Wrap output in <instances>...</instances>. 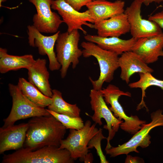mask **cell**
<instances>
[{"instance_id":"cell-1","label":"cell","mask_w":163,"mask_h":163,"mask_svg":"<svg viewBox=\"0 0 163 163\" xmlns=\"http://www.w3.org/2000/svg\"><path fill=\"white\" fill-rule=\"evenodd\" d=\"M24 147L34 150L46 146L59 147L66 133L65 127L52 115L30 119Z\"/></svg>"},{"instance_id":"cell-2","label":"cell","mask_w":163,"mask_h":163,"mask_svg":"<svg viewBox=\"0 0 163 163\" xmlns=\"http://www.w3.org/2000/svg\"><path fill=\"white\" fill-rule=\"evenodd\" d=\"M74 160L66 149L46 146L32 150L24 147L4 155L2 163H73Z\"/></svg>"},{"instance_id":"cell-3","label":"cell","mask_w":163,"mask_h":163,"mask_svg":"<svg viewBox=\"0 0 163 163\" xmlns=\"http://www.w3.org/2000/svg\"><path fill=\"white\" fill-rule=\"evenodd\" d=\"M81 46L83 49L82 56L84 57L93 56L98 61L100 70L98 78L95 80L91 77L89 78L93 89L100 90L104 82L110 83L113 79L114 73L119 67V55L114 52L104 50L96 44L89 41L82 42Z\"/></svg>"},{"instance_id":"cell-4","label":"cell","mask_w":163,"mask_h":163,"mask_svg":"<svg viewBox=\"0 0 163 163\" xmlns=\"http://www.w3.org/2000/svg\"><path fill=\"white\" fill-rule=\"evenodd\" d=\"M80 34L78 30L60 33L56 43V57L61 66L60 75L62 78L66 76L68 69L72 64L75 69L79 62V58L82 55V51L78 46Z\"/></svg>"},{"instance_id":"cell-5","label":"cell","mask_w":163,"mask_h":163,"mask_svg":"<svg viewBox=\"0 0 163 163\" xmlns=\"http://www.w3.org/2000/svg\"><path fill=\"white\" fill-rule=\"evenodd\" d=\"M8 89L12 98V107L8 117L3 119L4 124L2 127L12 126L20 120L51 115L46 109L36 105L28 99L17 85L9 84Z\"/></svg>"},{"instance_id":"cell-6","label":"cell","mask_w":163,"mask_h":163,"mask_svg":"<svg viewBox=\"0 0 163 163\" xmlns=\"http://www.w3.org/2000/svg\"><path fill=\"white\" fill-rule=\"evenodd\" d=\"M104 100L107 104H110V110L113 112L114 116L120 120H122L120 127L123 130L134 135L137 132L146 121L140 120L136 115L127 116L119 101V97L122 96L131 97V94L128 91L124 92L116 85L110 84L106 88L101 90Z\"/></svg>"},{"instance_id":"cell-7","label":"cell","mask_w":163,"mask_h":163,"mask_svg":"<svg viewBox=\"0 0 163 163\" xmlns=\"http://www.w3.org/2000/svg\"><path fill=\"white\" fill-rule=\"evenodd\" d=\"M162 110L159 109L151 114V121L144 124L141 128L127 142L116 147H111L105 150L106 154L110 157H115L122 155H128L134 152L139 153L137 148L148 147L151 143V136L149 134L152 129L155 127L163 126V114Z\"/></svg>"},{"instance_id":"cell-8","label":"cell","mask_w":163,"mask_h":163,"mask_svg":"<svg viewBox=\"0 0 163 163\" xmlns=\"http://www.w3.org/2000/svg\"><path fill=\"white\" fill-rule=\"evenodd\" d=\"M95 123L92 124L90 120H87L82 129H69L67 138L61 141L59 148L67 149L74 160L79 158L83 161L89 152L88 146L89 141L99 131Z\"/></svg>"},{"instance_id":"cell-9","label":"cell","mask_w":163,"mask_h":163,"mask_svg":"<svg viewBox=\"0 0 163 163\" xmlns=\"http://www.w3.org/2000/svg\"><path fill=\"white\" fill-rule=\"evenodd\" d=\"M89 97L91 107L94 113L92 116L88 114L87 115L91 117L94 123L100 126L102 124V118H104L106 122V125L104 126V128L108 131V136L106 139L107 143L105 149L106 150L112 147L110 142L113 138L118 131L121 123L123 121L119 120L114 116L107 106L100 90L91 89Z\"/></svg>"},{"instance_id":"cell-10","label":"cell","mask_w":163,"mask_h":163,"mask_svg":"<svg viewBox=\"0 0 163 163\" xmlns=\"http://www.w3.org/2000/svg\"><path fill=\"white\" fill-rule=\"evenodd\" d=\"M142 4L140 0H134L124 12L130 25L131 34L137 39L153 37L162 32L156 23L142 18L141 14Z\"/></svg>"},{"instance_id":"cell-11","label":"cell","mask_w":163,"mask_h":163,"mask_svg":"<svg viewBox=\"0 0 163 163\" xmlns=\"http://www.w3.org/2000/svg\"><path fill=\"white\" fill-rule=\"evenodd\" d=\"M35 6L37 13L33 17V25L40 32L55 33L63 22L59 15L51 10L52 0H27Z\"/></svg>"},{"instance_id":"cell-12","label":"cell","mask_w":163,"mask_h":163,"mask_svg":"<svg viewBox=\"0 0 163 163\" xmlns=\"http://www.w3.org/2000/svg\"><path fill=\"white\" fill-rule=\"evenodd\" d=\"M51 8L57 11L62 17L64 22L67 26V31L69 33L74 30H80L86 35L87 32L82 28V25L93 28V24L88 23L94 24V22L88 10L80 12L64 0H52Z\"/></svg>"},{"instance_id":"cell-13","label":"cell","mask_w":163,"mask_h":163,"mask_svg":"<svg viewBox=\"0 0 163 163\" xmlns=\"http://www.w3.org/2000/svg\"><path fill=\"white\" fill-rule=\"evenodd\" d=\"M28 39L29 45L37 47L39 54L47 55L49 60V68L51 71L60 69L61 66L56 58L54 47L60 31L58 30L52 35L46 36L42 34L33 25L27 27Z\"/></svg>"},{"instance_id":"cell-14","label":"cell","mask_w":163,"mask_h":163,"mask_svg":"<svg viewBox=\"0 0 163 163\" xmlns=\"http://www.w3.org/2000/svg\"><path fill=\"white\" fill-rule=\"evenodd\" d=\"M163 32L155 36L139 39L132 51L139 55L147 64L157 61L163 57Z\"/></svg>"},{"instance_id":"cell-15","label":"cell","mask_w":163,"mask_h":163,"mask_svg":"<svg viewBox=\"0 0 163 163\" xmlns=\"http://www.w3.org/2000/svg\"><path fill=\"white\" fill-rule=\"evenodd\" d=\"M27 123L0 128V154L23 147L28 128Z\"/></svg>"},{"instance_id":"cell-16","label":"cell","mask_w":163,"mask_h":163,"mask_svg":"<svg viewBox=\"0 0 163 163\" xmlns=\"http://www.w3.org/2000/svg\"><path fill=\"white\" fill-rule=\"evenodd\" d=\"M93 28L97 30L98 36L103 37H119L130 30L129 24L124 12L96 22L93 24Z\"/></svg>"},{"instance_id":"cell-17","label":"cell","mask_w":163,"mask_h":163,"mask_svg":"<svg viewBox=\"0 0 163 163\" xmlns=\"http://www.w3.org/2000/svg\"><path fill=\"white\" fill-rule=\"evenodd\" d=\"M118 63L121 69L120 78L127 84L131 76L136 73H152L154 71L139 55L132 51L123 53L119 58Z\"/></svg>"},{"instance_id":"cell-18","label":"cell","mask_w":163,"mask_h":163,"mask_svg":"<svg viewBox=\"0 0 163 163\" xmlns=\"http://www.w3.org/2000/svg\"><path fill=\"white\" fill-rule=\"evenodd\" d=\"M124 6L125 2L121 0L114 2L106 0H94L86 5L94 23L124 13Z\"/></svg>"},{"instance_id":"cell-19","label":"cell","mask_w":163,"mask_h":163,"mask_svg":"<svg viewBox=\"0 0 163 163\" xmlns=\"http://www.w3.org/2000/svg\"><path fill=\"white\" fill-rule=\"evenodd\" d=\"M46 61L38 58L27 70L28 81L46 96L51 97L52 90L49 82L50 74L46 67Z\"/></svg>"},{"instance_id":"cell-20","label":"cell","mask_w":163,"mask_h":163,"mask_svg":"<svg viewBox=\"0 0 163 163\" xmlns=\"http://www.w3.org/2000/svg\"><path fill=\"white\" fill-rule=\"evenodd\" d=\"M84 38L87 41L94 43L102 49L114 52L118 55L132 51L137 40L133 37L128 40H123L119 37H103L91 34H86Z\"/></svg>"},{"instance_id":"cell-21","label":"cell","mask_w":163,"mask_h":163,"mask_svg":"<svg viewBox=\"0 0 163 163\" xmlns=\"http://www.w3.org/2000/svg\"><path fill=\"white\" fill-rule=\"evenodd\" d=\"M31 54L21 56L8 54L6 49L0 48V72L5 73L9 71L22 68L27 69L35 62Z\"/></svg>"},{"instance_id":"cell-22","label":"cell","mask_w":163,"mask_h":163,"mask_svg":"<svg viewBox=\"0 0 163 163\" xmlns=\"http://www.w3.org/2000/svg\"><path fill=\"white\" fill-rule=\"evenodd\" d=\"M17 85L23 94L36 105L45 108L51 103V97L45 95L34 85L24 78H19Z\"/></svg>"},{"instance_id":"cell-23","label":"cell","mask_w":163,"mask_h":163,"mask_svg":"<svg viewBox=\"0 0 163 163\" xmlns=\"http://www.w3.org/2000/svg\"><path fill=\"white\" fill-rule=\"evenodd\" d=\"M52 91V102L47 109L60 114L72 117H80L81 110L76 104H71L66 101L60 91L54 89Z\"/></svg>"},{"instance_id":"cell-24","label":"cell","mask_w":163,"mask_h":163,"mask_svg":"<svg viewBox=\"0 0 163 163\" xmlns=\"http://www.w3.org/2000/svg\"><path fill=\"white\" fill-rule=\"evenodd\" d=\"M149 72L139 73V79L137 82H132L128 85L131 88H140L142 90V96L140 102L137 105L136 110L138 111L145 107L147 111L149 110L144 101L146 97L145 91L149 87L155 86L161 88L163 90V80L155 78Z\"/></svg>"},{"instance_id":"cell-25","label":"cell","mask_w":163,"mask_h":163,"mask_svg":"<svg viewBox=\"0 0 163 163\" xmlns=\"http://www.w3.org/2000/svg\"><path fill=\"white\" fill-rule=\"evenodd\" d=\"M47 110L51 115L60 122L66 129L79 130L84 126V123L80 117H72L59 114L47 109Z\"/></svg>"},{"instance_id":"cell-26","label":"cell","mask_w":163,"mask_h":163,"mask_svg":"<svg viewBox=\"0 0 163 163\" xmlns=\"http://www.w3.org/2000/svg\"><path fill=\"white\" fill-rule=\"evenodd\" d=\"M107 138L103 135L102 133V129L100 128L97 133L91 139L88 146L89 149L93 148H94L96 149L101 163L109 162L106 159V157L102 150L101 146V142L102 140L107 139Z\"/></svg>"},{"instance_id":"cell-27","label":"cell","mask_w":163,"mask_h":163,"mask_svg":"<svg viewBox=\"0 0 163 163\" xmlns=\"http://www.w3.org/2000/svg\"><path fill=\"white\" fill-rule=\"evenodd\" d=\"M75 10L79 11L83 6L89 2L94 0H64Z\"/></svg>"},{"instance_id":"cell-28","label":"cell","mask_w":163,"mask_h":163,"mask_svg":"<svg viewBox=\"0 0 163 163\" xmlns=\"http://www.w3.org/2000/svg\"><path fill=\"white\" fill-rule=\"evenodd\" d=\"M148 20L155 22L161 29H163V10L153 15H150Z\"/></svg>"},{"instance_id":"cell-29","label":"cell","mask_w":163,"mask_h":163,"mask_svg":"<svg viewBox=\"0 0 163 163\" xmlns=\"http://www.w3.org/2000/svg\"><path fill=\"white\" fill-rule=\"evenodd\" d=\"M125 162L126 163H144V160L138 157H133L131 155H127Z\"/></svg>"},{"instance_id":"cell-30","label":"cell","mask_w":163,"mask_h":163,"mask_svg":"<svg viewBox=\"0 0 163 163\" xmlns=\"http://www.w3.org/2000/svg\"><path fill=\"white\" fill-rule=\"evenodd\" d=\"M93 160V156L92 154L88 152L84 158L83 161L85 163H92Z\"/></svg>"},{"instance_id":"cell-31","label":"cell","mask_w":163,"mask_h":163,"mask_svg":"<svg viewBox=\"0 0 163 163\" xmlns=\"http://www.w3.org/2000/svg\"><path fill=\"white\" fill-rule=\"evenodd\" d=\"M141 1L142 4L146 6H148L152 2H155L158 4L163 2V0H140Z\"/></svg>"},{"instance_id":"cell-32","label":"cell","mask_w":163,"mask_h":163,"mask_svg":"<svg viewBox=\"0 0 163 163\" xmlns=\"http://www.w3.org/2000/svg\"><path fill=\"white\" fill-rule=\"evenodd\" d=\"M7 0H0V7L2 6V4L3 2H4L6 1Z\"/></svg>"}]
</instances>
